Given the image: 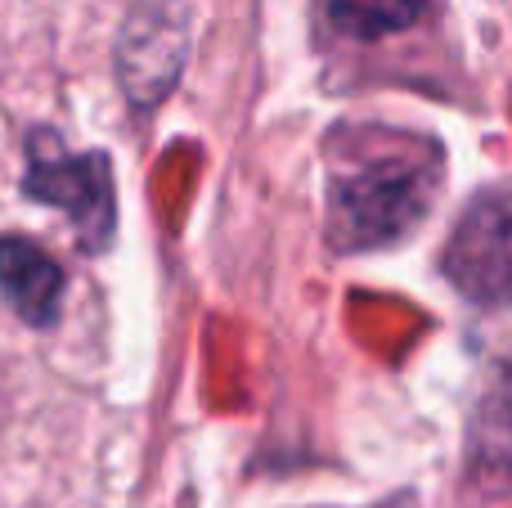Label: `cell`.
Instances as JSON below:
<instances>
[{"instance_id": "5", "label": "cell", "mask_w": 512, "mask_h": 508, "mask_svg": "<svg viewBox=\"0 0 512 508\" xmlns=\"http://www.w3.org/2000/svg\"><path fill=\"white\" fill-rule=\"evenodd\" d=\"M0 297L32 329H50L63 306V266L23 234H0Z\"/></svg>"}, {"instance_id": "2", "label": "cell", "mask_w": 512, "mask_h": 508, "mask_svg": "<svg viewBox=\"0 0 512 508\" xmlns=\"http://www.w3.org/2000/svg\"><path fill=\"white\" fill-rule=\"evenodd\" d=\"M27 198L45 207L68 212L77 243L86 252H104L117 230V198H113V171L104 153H59V140L50 131L32 135L27 149Z\"/></svg>"}, {"instance_id": "6", "label": "cell", "mask_w": 512, "mask_h": 508, "mask_svg": "<svg viewBox=\"0 0 512 508\" xmlns=\"http://www.w3.org/2000/svg\"><path fill=\"white\" fill-rule=\"evenodd\" d=\"M427 5L432 0H324V14L351 41H382L414 27Z\"/></svg>"}, {"instance_id": "1", "label": "cell", "mask_w": 512, "mask_h": 508, "mask_svg": "<svg viewBox=\"0 0 512 508\" xmlns=\"http://www.w3.org/2000/svg\"><path fill=\"white\" fill-rule=\"evenodd\" d=\"M436 194V158L432 153H382L360 167L342 171L328 194V243L337 252H364L387 248L405 239L427 216Z\"/></svg>"}, {"instance_id": "4", "label": "cell", "mask_w": 512, "mask_h": 508, "mask_svg": "<svg viewBox=\"0 0 512 508\" xmlns=\"http://www.w3.org/2000/svg\"><path fill=\"white\" fill-rule=\"evenodd\" d=\"M185 41L189 27L185 14L171 5H144L126 18L122 41H117V77H122L131 104L149 108L176 86L185 68Z\"/></svg>"}, {"instance_id": "3", "label": "cell", "mask_w": 512, "mask_h": 508, "mask_svg": "<svg viewBox=\"0 0 512 508\" xmlns=\"http://www.w3.org/2000/svg\"><path fill=\"white\" fill-rule=\"evenodd\" d=\"M508 198L504 189H490L477 203H468L450 248H445V279L459 288L468 302L499 306L512 284V248H508Z\"/></svg>"}]
</instances>
